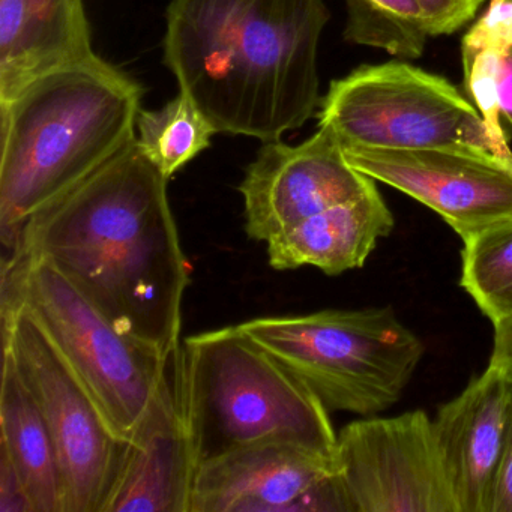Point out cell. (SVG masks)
<instances>
[{
	"instance_id": "obj_27",
	"label": "cell",
	"mask_w": 512,
	"mask_h": 512,
	"mask_svg": "<svg viewBox=\"0 0 512 512\" xmlns=\"http://www.w3.org/2000/svg\"><path fill=\"white\" fill-rule=\"evenodd\" d=\"M493 352L490 364L512 371V314L493 323Z\"/></svg>"
},
{
	"instance_id": "obj_16",
	"label": "cell",
	"mask_w": 512,
	"mask_h": 512,
	"mask_svg": "<svg viewBox=\"0 0 512 512\" xmlns=\"http://www.w3.org/2000/svg\"><path fill=\"white\" fill-rule=\"evenodd\" d=\"M394 226V215L374 185L266 242L269 265L277 271L314 266L326 275H341L362 268Z\"/></svg>"
},
{
	"instance_id": "obj_22",
	"label": "cell",
	"mask_w": 512,
	"mask_h": 512,
	"mask_svg": "<svg viewBox=\"0 0 512 512\" xmlns=\"http://www.w3.org/2000/svg\"><path fill=\"white\" fill-rule=\"evenodd\" d=\"M493 47L505 53L512 47V0H490L487 11L469 29L461 49Z\"/></svg>"
},
{
	"instance_id": "obj_21",
	"label": "cell",
	"mask_w": 512,
	"mask_h": 512,
	"mask_svg": "<svg viewBox=\"0 0 512 512\" xmlns=\"http://www.w3.org/2000/svg\"><path fill=\"white\" fill-rule=\"evenodd\" d=\"M503 52L493 47L482 49H461L463 61L464 88L481 113L494 145L505 157H512L508 142L503 136L499 119V65Z\"/></svg>"
},
{
	"instance_id": "obj_24",
	"label": "cell",
	"mask_w": 512,
	"mask_h": 512,
	"mask_svg": "<svg viewBox=\"0 0 512 512\" xmlns=\"http://www.w3.org/2000/svg\"><path fill=\"white\" fill-rule=\"evenodd\" d=\"M0 512H35L28 490L7 454L0 451Z\"/></svg>"
},
{
	"instance_id": "obj_2",
	"label": "cell",
	"mask_w": 512,
	"mask_h": 512,
	"mask_svg": "<svg viewBox=\"0 0 512 512\" xmlns=\"http://www.w3.org/2000/svg\"><path fill=\"white\" fill-rule=\"evenodd\" d=\"M325 0H172L164 64L218 134L277 142L319 110Z\"/></svg>"
},
{
	"instance_id": "obj_7",
	"label": "cell",
	"mask_w": 512,
	"mask_h": 512,
	"mask_svg": "<svg viewBox=\"0 0 512 512\" xmlns=\"http://www.w3.org/2000/svg\"><path fill=\"white\" fill-rule=\"evenodd\" d=\"M319 127L328 128L343 149H424L469 143L505 157L475 104L445 77L403 61L362 65L334 80L320 103Z\"/></svg>"
},
{
	"instance_id": "obj_13",
	"label": "cell",
	"mask_w": 512,
	"mask_h": 512,
	"mask_svg": "<svg viewBox=\"0 0 512 512\" xmlns=\"http://www.w3.org/2000/svg\"><path fill=\"white\" fill-rule=\"evenodd\" d=\"M181 346L139 427L124 442L101 512H190L196 454L182 403Z\"/></svg>"
},
{
	"instance_id": "obj_19",
	"label": "cell",
	"mask_w": 512,
	"mask_h": 512,
	"mask_svg": "<svg viewBox=\"0 0 512 512\" xmlns=\"http://www.w3.org/2000/svg\"><path fill=\"white\" fill-rule=\"evenodd\" d=\"M344 40L383 50L395 58L418 59L430 34L419 0H344Z\"/></svg>"
},
{
	"instance_id": "obj_25",
	"label": "cell",
	"mask_w": 512,
	"mask_h": 512,
	"mask_svg": "<svg viewBox=\"0 0 512 512\" xmlns=\"http://www.w3.org/2000/svg\"><path fill=\"white\" fill-rule=\"evenodd\" d=\"M491 512H512V413L500 461Z\"/></svg>"
},
{
	"instance_id": "obj_12",
	"label": "cell",
	"mask_w": 512,
	"mask_h": 512,
	"mask_svg": "<svg viewBox=\"0 0 512 512\" xmlns=\"http://www.w3.org/2000/svg\"><path fill=\"white\" fill-rule=\"evenodd\" d=\"M356 170L337 137L325 127L299 143H263L239 185L245 232L253 241L274 236L332 206L349 202L374 187Z\"/></svg>"
},
{
	"instance_id": "obj_11",
	"label": "cell",
	"mask_w": 512,
	"mask_h": 512,
	"mask_svg": "<svg viewBox=\"0 0 512 512\" xmlns=\"http://www.w3.org/2000/svg\"><path fill=\"white\" fill-rule=\"evenodd\" d=\"M190 512H350L335 455L292 440L238 446L197 467Z\"/></svg>"
},
{
	"instance_id": "obj_5",
	"label": "cell",
	"mask_w": 512,
	"mask_h": 512,
	"mask_svg": "<svg viewBox=\"0 0 512 512\" xmlns=\"http://www.w3.org/2000/svg\"><path fill=\"white\" fill-rule=\"evenodd\" d=\"M296 374L328 412L374 416L394 406L424 356L391 307L323 310L239 323Z\"/></svg>"
},
{
	"instance_id": "obj_17",
	"label": "cell",
	"mask_w": 512,
	"mask_h": 512,
	"mask_svg": "<svg viewBox=\"0 0 512 512\" xmlns=\"http://www.w3.org/2000/svg\"><path fill=\"white\" fill-rule=\"evenodd\" d=\"M2 352L0 451L19 472L35 512H64V485L52 433L13 356Z\"/></svg>"
},
{
	"instance_id": "obj_4",
	"label": "cell",
	"mask_w": 512,
	"mask_h": 512,
	"mask_svg": "<svg viewBox=\"0 0 512 512\" xmlns=\"http://www.w3.org/2000/svg\"><path fill=\"white\" fill-rule=\"evenodd\" d=\"M181 374L197 467L238 446L269 439L335 455L337 433L328 409L241 326L185 338Z\"/></svg>"
},
{
	"instance_id": "obj_9",
	"label": "cell",
	"mask_w": 512,
	"mask_h": 512,
	"mask_svg": "<svg viewBox=\"0 0 512 512\" xmlns=\"http://www.w3.org/2000/svg\"><path fill=\"white\" fill-rule=\"evenodd\" d=\"M335 463L350 512H460L424 410L350 422Z\"/></svg>"
},
{
	"instance_id": "obj_26",
	"label": "cell",
	"mask_w": 512,
	"mask_h": 512,
	"mask_svg": "<svg viewBox=\"0 0 512 512\" xmlns=\"http://www.w3.org/2000/svg\"><path fill=\"white\" fill-rule=\"evenodd\" d=\"M499 119L506 142L512 140V47L503 53L499 65Z\"/></svg>"
},
{
	"instance_id": "obj_6",
	"label": "cell",
	"mask_w": 512,
	"mask_h": 512,
	"mask_svg": "<svg viewBox=\"0 0 512 512\" xmlns=\"http://www.w3.org/2000/svg\"><path fill=\"white\" fill-rule=\"evenodd\" d=\"M2 302L22 305L40 323L127 442L154 403L173 352L119 331L58 266L37 254H5Z\"/></svg>"
},
{
	"instance_id": "obj_15",
	"label": "cell",
	"mask_w": 512,
	"mask_h": 512,
	"mask_svg": "<svg viewBox=\"0 0 512 512\" xmlns=\"http://www.w3.org/2000/svg\"><path fill=\"white\" fill-rule=\"evenodd\" d=\"M95 56L85 0H0V103Z\"/></svg>"
},
{
	"instance_id": "obj_1",
	"label": "cell",
	"mask_w": 512,
	"mask_h": 512,
	"mask_svg": "<svg viewBox=\"0 0 512 512\" xmlns=\"http://www.w3.org/2000/svg\"><path fill=\"white\" fill-rule=\"evenodd\" d=\"M169 181L136 139L32 215L5 253L50 260L119 331L169 355L191 275Z\"/></svg>"
},
{
	"instance_id": "obj_18",
	"label": "cell",
	"mask_w": 512,
	"mask_h": 512,
	"mask_svg": "<svg viewBox=\"0 0 512 512\" xmlns=\"http://www.w3.org/2000/svg\"><path fill=\"white\" fill-rule=\"evenodd\" d=\"M215 134L208 116L181 91L161 109L142 110L137 119V142L167 179L208 149Z\"/></svg>"
},
{
	"instance_id": "obj_8",
	"label": "cell",
	"mask_w": 512,
	"mask_h": 512,
	"mask_svg": "<svg viewBox=\"0 0 512 512\" xmlns=\"http://www.w3.org/2000/svg\"><path fill=\"white\" fill-rule=\"evenodd\" d=\"M2 349L31 389L58 452L64 512H101L124 442L85 383L22 305L2 302Z\"/></svg>"
},
{
	"instance_id": "obj_14",
	"label": "cell",
	"mask_w": 512,
	"mask_h": 512,
	"mask_svg": "<svg viewBox=\"0 0 512 512\" xmlns=\"http://www.w3.org/2000/svg\"><path fill=\"white\" fill-rule=\"evenodd\" d=\"M512 413V371L488 364L433 419L460 512H491Z\"/></svg>"
},
{
	"instance_id": "obj_10",
	"label": "cell",
	"mask_w": 512,
	"mask_h": 512,
	"mask_svg": "<svg viewBox=\"0 0 512 512\" xmlns=\"http://www.w3.org/2000/svg\"><path fill=\"white\" fill-rule=\"evenodd\" d=\"M343 151L359 172L436 212L463 242L512 221V158L469 143Z\"/></svg>"
},
{
	"instance_id": "obj_23",
	"label": "cell",
	"mask_w": 512,
	"mask_h": 512,
	"mask_svg": "<svg viewBox=\"0 0 512 512\" xmlns=\"http://www.w3.org/2000/svg\"><path fill=\"white\" fill-rule=\"evenodd\" d=\"M430 37L451 35L475 19L484 0H419Z\"/></svg>"
},
{
	"instance_id": "obj_3",
	"label": "cell",
	"mask_w": 512,
	"mask_h": 512,
	"mask_svg": "<svg viewBox=\"0 0 512 512\" xmlns=\"http://www.w3.org/2000/svg\"><path fill=\"white\" fill-rule=\"evenodd\" d=\"M145 91L100 56L38 77L0 103V236L16 245L26 221L137 139Z\"/></svg>"
},
{
	"instance_id": "obj_20",
	"label": "cell",
	"mask_w": 512,
	"mask_h": 512,
	"mask_svg": "<svg viewBox=\"0 0 512 512\" xmlns=\"http://www.w3.org/2000/svg\"><path fill=\"white\" fill-rule=\"evenodd\" d=\"M461 287L491 323L512 314V221L464 241Z\"/></svg>"
}]
</instances>
